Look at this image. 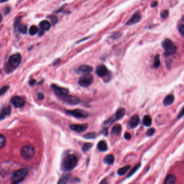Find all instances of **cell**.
I'll list each match as a JSON object with an SVG mask.
<instances>
[{"label":"cell","instance_id":"43","mask_svg":"<svg viewBox=\"0 0 184 184\" xmlns=\"http://www.w3.org/2000/svg\"><path fill=\"white\" fill-rule=\"evenodd\" d=\"M35 83H36V80H35L31 79L30 81H29V85L30 86H33V85H34L35 84Z\"/></svg>","mask_w":184,"mask_h":184},{"label":"cell","instance_id":"17","mask_svg":"<svg viewBox=\"0 0 184 184\" xmlns=\"http://www.w3.org/2000/svg\"><path fill=\"white\" fill-rule=\"evenodd\" d=\"M176 181V177L172 174L168 175L164 181V184H175Z\"/></svg>","mask_w":184,"mask_h":184},{"label":"cell","instance_id":"3","mask_svg":"<svg viewBox=\"0 0 184 184\" xmlns=\"http://www.w3.org/2000/svg\"><path fill=\"white\" fill-rule=\"evenodd\" d=\"M35 148L29 145H25L20 150V154L21 156L26 160H31L35 156Z\"/></svg>","mask_w":184,"mask_h":184},{"label":"cell","instance_id":"12","mask_svg":"<svg viewBox=\"0 0 184 184\" xmlns=\"http://www.w3.org/2000/svg\"><path fill=\"white\" fill-rule=\"evenodd\" d=\"M141 20V15L139 13L136 12L133 14V15L128 20L126 23V26H132L133 24L138 23Z\"/></svg>","mask_w":184,"mask_h":184},{"label":"cell","instance_id":"8","mask_svg":"<svg viewBox=\"0 0 184 184\" xmlns=\"http://www.w3.org/2000/svg\"><path fill=\"white\" fill-rule=\"evenodd\" d=\"M21 56L19 53H16L10 57L8 60L9 65L12 68L15 69L20 65L21 62Z\"/></svg>","mask_w":184,"mask_h":184},{"label":"cell","instance_id":"14","mask_svg":"<svg viewBox=\"0 0 184 184\" xmlns=\"http://www.w3.org/2000/svg\"><path fill=\"white\" fill-rule=\"evenodd\" d=\"M108 70L107 67L104 65H99L97 66L96 70V73L97 76L100 77H103L105 76L107 73Z\"/></svg>","mask_w":184,"mask_h":184},{"label":"cell","instance_id":"31","mask_svg":"<svg viewBox=\"0 0 184 184\" xmlns=\"http://www.w3.org/2000/svg\"><path fill=\"white\" fill-rule=\"evenodd\" d=\"M160 58H159V56L157 55L155 57V59L154 61V64L153 66L154 68H158L160 66Z\"/></svg>","mask_w":184,"mask_h":184},{"label":"cell","instance_id":"46","mask_svg":"<svg viewBox=\"0 0 184 184\" xmlns=\"http://www.w3.org/2000/svg\"><path fill=\"white\" fill-rule=\"evenodd\" d=\"M8 0H0V3H3V2H5Z\"/></svg>","mask_w":184,"mask_h":184},{"label":"cell","instance_id":"42","mask_svg":"<svg viewBox=\"0 0 184 184\" xmlns=\"http://www.w3.org/2000/svg\"><path fill=\"white\" fill-rule=\"evenodd\" d=\"M184 115V107L183 109L181 110V111L179 113V115H178V118H181Z\"/></svg>","mask_w":184,"mask_h":184},{"label":"cell","instance_id":"47","mask_svg":"<svg viewBox=\"0 0 184 184\" xmlns=\"http://www.w3.org/2000/svg\"><path fill=\"white\" fill-rule=\"evenodd\" d=\"M2 19V15H1V13H0V23L1 22Z\"/></svg>","mask_w":184,"mask_h":184},{"label":"cell","instance_id":"28","mask_svg":"<svg viewBox=\"0 0 184 184\" xmlns=\"http://www.w3.org/2000/svg\"><path fill=\"white\" fill-rule=\"evenodd\" d=\"M38 31V28L35 26H31L29 30V34L31 36H34Z\"/></svg>","mask_w":184,"mask_h":184},{"label":"cell","instance_id":"27","mask_svg":"<svg viewBox=\"0 0 184 184\" xmlns=\"http://www.w3.org/2000/svg\"><path fill=\"white\" fill-rule=\"evenodd\" d=\"M140 166H141V163H138L137 165H136L133 168V169L130 171V172L128 173V175H127V178H129V177H131V175H133V174L138 170V169L140 168Z\"/></svg>","mask_w":184,"mask_h":184},{"label":"cell","instance_id":"37","mask_svg":"<svg viewBox=\"0 0 184 184\" xmlns=\"http://www.w3.org/2000/svg\"><path fill=\"white\" fill-rule=\"evenodd\" d=\"M154 129L153 128H150L148 129L147 131V135L148 136H152L153 135V133H154Z\"/></svg>","mask_w":184,"mask_h":184},{"label":"cell","instance_id":"45","mask_svg":"<svg viewBox=\"0 0 184 184\" xmlns=\"http://www.w3.org/2000/svg\"><path fill=\"white\" fill-rule=\"evenodd\" d=\"M100 184H107V180L106 179H104L100 183Z\"/></svg>","mask_w":184,"mask_h":184},{"label":"cell","instance_id":"4","mask_svg":"<svg viewBox=\"0 0 184 184\" xmlns=\"http://www.w3.org/2000/svg\"><path fill=\"white\" fill-rule=\"evenodd\" d=\"M162 46L166 55H171L176 51V46L169 39H166L162 42Z\"/></svg>","mask_w":184,"mask_h":184},{"label":"cell","instance_id":"18","mask_svg":"<svg viewBox=\"0 0 184 184\" xmlns=\"http://www.w3.org/2000/svg\"><path fill=\"white\" fill-rule=\"evenodd\" d=\"M39 26L41 30L43 31H48L51 28L50 23L47 20H43L41 22Z\"/></svg>","mask_w":184,"mask_h":184},{"label":"cell","instance_id":"10","mask_svg":"<svg viewBox=\"0 0 184 184\" xmlns=\"http://www.w3.org/2000/svg\"><path fill=\"white\" fill-rule=\"evenodd\" d=\"M11 102L16 108L22 107L24 104V100L19 96H14L11 99Z\"/></svg>","mask_w":184,"mask_h":184},{"label":"cell","instance_id":"7","mask_svg":"<svg viewBox=\"0 0 184 184\" xmlns=\"http://www.w3.org/2000/svg\"><path fill=\"white\" fill-rule=\"evenodd\" d=\"M66 112L67 114L78 118H86L88 116V113L82 109H76L71 110H67Z\"/></svg>","mask_w":184,"mask_h":184},{"label":"cell","instance_id":"41","mask_svg":"<svg viewBox=\"0 0 184 184\" xmlns=\"http://www.w3.org/2000/svg\"><path fill=\"white\" fill-rule=\"evenodd\" d=\"M179 31L181 34L184 35V25L180 26L179 28Z\"/></svg>","mask_w":184,"mask_h":184},{"label":"cell","instance_id":"15","mask_svg":"<svg viewBox=\"0 0 184 184\" xmlns=\"http://www.w3.org/2000/svg\"><path fill=\"white\" fill-rule=\"evenodd\" d=\"M139 118L138 115H135L133 116L129 121V126L130 128H135L137 127L139 123Z\"/></svg>","mask_w":184,"mask_h":184},{"label":"cell","instance_id":"19","mask_svg":"<svg viewBox=\"0 0 184 184\" xmlns=\"http://www.w3.org/2000/svg\"><path fill=\"white\" fill-rule=\"evenodd\" d=\"M122 127L119 124L115 125L112 129V134L114 136H118L121 131Z\"/></svg>","mask_w":184,"mask_h":184},{"label":"cell","instance_id":"44","mask_svg":"<svg viewBox=\"0 0 184 184\" xmlns=\"http://www.w3.org/2000/svg\"><path fill=\"white\" fill-rule=\"evenodd\" d=\"M158 5V3L157 1H153V2L151 3V7L152 8H154V7H156L157 5Z\"/></svg>","mask_w":184,"mask_h":184},{"label":"cell","instance_id":"1","mask_svg":"<svg viewBox=\"0 0 184 184\" xmlns=\"http://www.w3.org/2000/svg\"><path fill=\"white\" fill-rule=\"evenodd\" d=\"M78 162L77 156L74 154H69L64 158L62 162L64 169L66 171H71L74 169Z\"/></svg>","mask_w":184,"mask_h":184},{"label":"cell","instance_id":"2","mask_svg":"<svg viewBox=\"0 0 184 184\" xmlns=\"http://www.w3.org/2000/svg\"><path fill=\"white\" fill-rule=\"evenodd\" d=\"M28 173V170L26 169H20L16 171L10 178L11 184H19L26 178Z\"/></svg>","mask_w":184,"mask_h":184},{"label":"cell","instance_id":"13","mask_svg":"<svg viewBox=\"0 0 184 184\" xmlns=\"http://www.w3.org/2000/svg\"><path fill=\"white\" fill-rule=\"evenodd\" d=\"M52 88L54 90L55 92L57 94V95H61V94H67L68 92V89L66 88H61L56 85L53 84L51 85Z\"/></svg>","mask_w":184,"mask_h":184},{"label":"cell","instance_id":"11","mask_svg":"<svg viewBox=\"0 0 184 184\" xmlns=\"http://www.w3.org/2000/svg\"><path fill=\"white\" fill-rule=\"evenodd\" d=\"M70 129L77 133H82L88 128L87 124H71L70 126Z\"/></svg>","mask_w":184,"mask_h":184},{"label":"cell","instance_id":"35","mask_svg":"<svg viewBox=\"0 0 184 184\" xmlns=\"http://www.w3.org/2000/svg\"><path fill=\"white\" fill-rule=\"evenodd\" d=\"M50 19L51 20V22L53 25H55L58 22V18L56 16H51L50 17Z\"/></svg>","mask_w":184,"mask_h":184},{"label":"cell","instance_id":"24","mask_svg":"<svg viewBox=\"0 0 184 184\" xmlns=\"http://www.w3.org/2000/svg\"><path fill=\"white\" fill-rule=\"evenodd\" d=\"M126 112V110L124 108H122L119 109L117 111V112H116L115 115V118H116V120H119L121 118H122L123 116L124 115Z\"/></svg>","mask_w":184,"mask_h":184},{"label":"cell","instance_id":"20","mask_svg":"<svg viewBox=\"0 0 184 184\" xmlns=\"http://www.w3.org/2000/svg\"><path fill=\"white\" fill-rule=\"evenodd\" d=\"M174 100V97L172 95H169L166 96L164 100L163 103L164 106H169L171 104Z\"/></svg>","mask_w":184,"mask_h":184},{"label":"cell","instance_id":"33","mask_svg":"<svg viewBox=\"0 0 184 184\" xmlns=\"http://www.w3.org/2000/svg\"><path fill=\"white\" fill-rule=\"evenodd\" d=\"M18 30L23 34H26L27 32V26L25 25H21L18 26Z\"/></svg>","mask_w":184,"mask_h":184},{"label":"cell","instance_id":"26","mask_svg":"<svg viewBox=\"0 0 184 184\" xmlns=\"http://www.w3.org/2000/svg\"><path fill=\"white\" fill-rule=\"evenodd\" d=\"M116 120V118H115V116H114L113 118H110L108 119L107 120H106V121H104L103 122V126L104 127H107L108 126L111 125L112 124V122H114Z\"/></svg>","mask_w":184,"mask_h":184},{"label":"cell","instance_id":"22","mask_svg":"<svg viewBox=\"0 0 184 184\" xmlns=\"http://www.w3.org/2000/svg\"><path fill=\"white\" fill-rule=\"evenodd\" d=\"M114 160V156L112 154H108L104 158V162L107 164L112 165Z\"/></svg>","mask_w":184,"mask_h":184},{"label":"cell","instance_id":"38","mask_svg":"<svg viewBox=\"0 0 184 184\" xmlns=\"http://www.w3.org/2000/svg\"><path fill=\"white\" fill-rule=\"evenodd\" d=\"M168 14H169V13H168V10H164L163 12H162V14H161V17H162L163 18H164V19H165V18H166L168 17Z\"/></svg>","mask_w":184,"mask_h":184},{"label":"cell","instance_id":"23","mask_svg":"<svg viewBox=\"0 0 184 184\" xmlns=\"http://www.w3.org/2000/svg\"><path fill=\"white\" fill-rule=\"evenodd\" d=\"M143 124L146 127H150L152 124V119L149 115H145L143 120Z\"/></svg>","mask_w":184,"mask_h":184},{"label":"cell","instance_id":"48","mask_svg":"<svg viewBox=\"0 0 184 184\" xmlns=\"http://www.w3.org/2000/svg\"><path fill=\"white\" fill-rule=\"evenodd\" d=\"M181 20H182V21H183V22H184V15L183 16V18H182V19H181Z\"/></svg>","mask_w":184,"mask_h":184},{"label":"cell","instance_id":"32","mask_svg":"<svg viewBox=\"0 0 184 184\" xmlns=\"http://www.w3.org/2000/svg\"><path fill=\"white\" fill-rule=\"evenodd\" d=\"M96 134L94 133H87L84 135V137L86 139H94L96 137Z\"/></svg>","mask_w":184,"mask_h":184},{"label":"cell","instance_id":"25","mask_svg":"<svg viewBox=\"0 0 184 184\" xmlns=\"http://www.w3.org/2000/svg\"><path fill=\"white\" fill-rule=\"evenodd\" d=\"M130 168V166L129 165H127L125 166L124 167H123L122 168L119 169L118 171V173L119 175H123L127 173V172L128 171L129 169Z\"/></svg>","mask_w":184,"mask_h":184},{"label":"cell","instance_id":"40","mask_svg":"<svg viewBox=\"0 0 184 184\" xmlns=\"http://www.w3.org/2000/svg\"><path fill=\"white\" fill-rule=\"evenodd\" d=\"M37 97H38V99L40 100H41L44 99V95L43 93H39L37 95Z\"/></svg>","mask_w":184,"mask_h":184},{"label":"cell","instance_id":"49","mask_svg":"<svg viewBox=\"0 0 184 184\" xmlns=\"http://www.w3.org/2000/svg\"><path fill=\"white\" fill-rule=\"evenodd\" d=\"M0 73H1V71H0Z\"/></svg>","mask_w":184,"mask_h":184},{"label":"cell","instance_id":"5","mask_svg":"<svg viewBox=\"0 0 184 184\" xmlns=\"http://www.w3.org/2000/svg\"><path fill=\"white\" fill-rule=\"evenodd\" d=\"M58 96L61 99L62 101L70 105H75L80 102V99L76 96L67 95V94L58 95Z\"/></svg>","mask_w":184,"mask_h":184},{"label":"cell","instance_id":"6","mask_svg":"<svg viewBox=\"0 0 184 184\" xmlns=\"http://www.w3.org/2000/svg\"><path fill=\"white\" fill-rule=\"evenodd\" d=\"M94 81L93 76L91 74L83 75L79 78L78 83L81 87H87L92 85Z\"/></svg>","mask_w":184,"mask_h":184},{"label":"cell","instance_id":"9","mask_svg":"<svg viewBox=\"0 0 184 184\" xmlns=\"http://www.w3.org/2000/svg\"><path fill=\"white\" fill-rule=\"evenodd\" d=\"M92 71H93V68L92 67L85 65L79 67L76 70V72L78 74L85 75L87 74H89Z\"/></svg>","mask_w":184,"mask_h":184},{"label":"cell","instance_id":"39","mask_svg":"<svg viewBox=\"0 0 184 184\" xmlns=\"http://www.w3.org/2000/svg\"><path fill=\"white\" fill-rule=\"evenodd\" d=\"M124 138H125L126 139L129 140L130 138H131V136L130 133H125V134H124Z\"/></svg>","mask_w":184,"mask_h":184},{"label":"cell","instance_id":"21","mask_svg":"<svg viewBox=\"0 0 184 184\" xmlns=\"http://www.w3.org/2000/svg\"><path fill=\"white\" fill-rule=\"evenodd\" d=\"M97 148L100 151H102V152L106 151L107 150V145L105 142H104L103 141H100L97 144Z\"/></svg>","mask_w":184,"mask_h":184},{"label":"cell","instance_id":"36","mask_svg":"<svg viewBox=\"0 0 184 184\" xmlns=\"http://www.w3.org/2000/svg\"><path fill=\"white\" fill-rule=\"evenodd\" d=\"M9 89V86H4L2 87L1 89H0V97L2 95H3L5 92L7 91V90Z\"/></svg>","mask_w":184,"mask_h":184},{"label":"cell","instance_id":"16","mask_svg":"<svg viewBox=\"0 0 184 184\" xmlns=\"http://www.w3.org/2000/svg\"><path fill=\"white\" fill-rule=\"evenodd\" d=\"M10 112L11 108L10 106H7L3 108L2 111L0 112V120L4 119L7 116L10 115Z\"/></svg>","mask_w":184,"mask_h":184},{"label":"cell","instance_id":"34","mask_svg":"<svg viewBox=\"0 0 184 184\" xmlns=\"http://www.w3.org/2000/svg\"><path fill=\"white\" fill-rule=\"evenodd\" d=\"M67 180H68V178H67L66 177H65V176L62 177L59 180L57 184H66Z\"/></svg>","mask_w":184,"mask_h":184},{"label":"cell","instance_id":"29","mask_svg":"<svg viewBox=\"0 0 184 184\" xmlns=\"http://www.w3.org/2000/svg\"><path fill=\"white\" fill-rule=\"evenodd\" d=\"M6 143V139L5 137L3 135L0 134V149L2 148L5 147Z\"/></svg>","mask_w":184,"mask_h":184},{"label":"cell","instance_id":"30","mask_svg":"<svg viewBox=\"0 0 184 184\" xmlns=\"http://www.w3.org/2000/svg\"><path fill=\"white\" fill-rule=\"evenodd\" d=\"M93 147V144L90 143H86L82 147V150L85 152L88 151Z\"/></svg>","mask_w":184,"mask_h":184}]
</instances>
